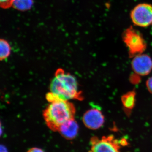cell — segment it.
<instances>
[{"label":"cell","mask_w":152,"mask_h":152,"mask_svg":"<svg viewBox=\"0 0 152 152\" xmlns=\"http://www.w3.org/2000/svg\"><path fill=\"white\" fill-rule=\"evenodd\" d=\"M122 39L132 56L141 54L146 49L147 43L142 34L132 27L125 30L122 34Z\"/></svg>","instance_id":"cell-3"},{"label":"cell","mask_w":152,"mask_h":152,"mask_svg":"<svg viewBox=\"0 0 152 152\" xmlns=\"http://www.w3.org/2000/svg\"><path fill=\"white\" fill-rule=\"evenodd\" d=\"M49 88L50 92L46 96L49 103L72 99L82 100L83 99L76 78L61 68L55 72Z\"/></svg>","instance_id":"cell-1"},{"label":"cell","mask_w":152,"mask_h":152,"mask_svg":"<svg viewBox=\"0 0 152 152\" xmlns=\"http://www.w3.org/2000/svg\"><path fill=\"white\" fill-rule=\"evenodd\" d=\"M27 152H45L41 149L39 148H32L30 149Z\"/></svg>","instance_id":"cell-14"},{"label":"cell","mask_w":152,"mask_h":152,"mask_svg":"<svg viewBox=\"0 0 152 152\" xmlns=\"http://www.w3.org/2000/svg\"><path fill=\"white\" fill-rule=\"evenodd\" d=\"M83 121L87 128L96 130L103 125L104 118L99 109L94 107L85 113L83 117Z\"/></svg>","instance_id":"cell-6"},{"label":"cell","mask_w":152,"mask_h":152,"mask_svg":"<svg viewBox=\"0 0 152 152\" xmlns=\"http://www.w3.org/2000/svg\"><path fill=\"white\" fill-rule=\"evenodd\" d=\"M78 130L79 125L74 118L63 124L60 127L58 132L64 138L67 140H72L77 137Z\"/></svg>","instance_id":"cell-8"},{"label":"cell","mask_w":152,"mask_h":152,"mask_svg":"<svg viewBox=\"0 0 152 152\" xmlns=\"http://www.w3.org/2000/svg\"><path fill=\"white\" fill-rule=\"evenodd\" d=\"M12 0H0L1 4L4 7L9 5L12 3Z\"/></svg>","instance_id":"cell-13"},{"label":"cell","mask_w":152,"mask_h":152,"mask_svg":"<svg viewBox=\"0 0 152 152\" xmlns=\"http://www.w3.org/2000/svg\"><path fill=\"white\" fill-rule=\"evenodd\" d=\"M75 113L73 104L69 101H58L50 103L43 115L48 127L54 132H58L63 124L75 118Z\"/></svg>","instance_id":"cell-2"},{"label":"cell","mask_w":152,"mask_h":152,"mask_svg":"<svg viewBox=\"0 0 152 152\" xmlns=\"http://www.w3.org/2000/svg\"><path fill=\"white\" fill-rule=\"evenodd\" d=\"M0 51V59L1 61L6 59L10 55V46L9 43L5 40H1Z\"/></svg>","instance_id":"cell-10"},{"label":"cell","mask_w":152,"mask_h":152,"mask_svg":"<svg viewBox=\"0 0 152 152\" xmlns=\"http://www.w3.org/2000/svg\"><path fill=\"white\" fill-rule=\"evenodd\" d=\"M1 152H8L7 148L2 145L1 146Z\"/></svg>","instance_id":"cell-15"},{"label":"cell","mask_w":152,"mask_h":152,"mask_svg":"<svg viewBox=\"0 0 152 152\" xmlns=\"http://www.w3.org/2000/svg\"><path fill=\"white\" fill-rule=\"evenodd\" d=\"M133 70L139 75H147L152 69V60L151 57L146 54L137 55L132 62Z\"/></svg>","instance_id":"cell-7"},{"label":"cell","mask_w":152,"mask_h":152,"mask_svg":"<svg viewBox=\"0 0 152 152\" xmlns=\"http://www.w3.org/2000/svg\"><path fill=\"white\" fill-rule=\"evenodd\" d=\"M132 21L134 24L147 27L152 25V5L146 3L139 4L131 12Z\"/></svg>","instance_id":"cell-4"},{"label":"cell","mask_w":152,"mask_h":152,"mask_svg":"<svg viewBox=\"0 0 152 152\" xmlns=\"http://www.w3.org/2000/svg\"><path fill=\"white\" fill-rule=\"evenodd\" d=\"M135 93L133 92H129L124 95L122 98V101L124 106L128 109L132 108L135 104Z\"/></svg>","instance_id":"cell-11"},{"label":"cell","mask_w":152,"mask_h":152,"mask_svg":"<svg viewBox=\"0 0 152 152\" xmlns=\"http://www.w3.org/2000/svg\"><path fill=\"white\" fill-rule=\"evenodd\" d=\"M146 85L149 91L152 94V76L147 81Z\"/></svg>","instance_id":"cell-12"},{"label":"cell","mask_w":152,"mask_h":152,"mask_svg":"<svg viewBox=\"0 0 152 152\" xmlns=\"http://www.w3.org/2000/svg\"><path fill=\"white\" fill-rule=\"evenodd\" d=\"M11 4L16 10L20 11H27L32 7L33 0H12Z\"/></svg>","instance_id":"cell-9"},{"label":"cell","mask_w":152,"mask_h":152,"mask_svg":"<svg viewBox=\"0 0 152 152\" xmlns=\"http://www.w3.org/2000/svg\"><path fill=\"white\" fill-rule=\"evenodd\" d=\"M121 142L113 135L104 137L100 139L94 137L91 139L89 152H120Z\"/></svg>","instance_id":"cell-5"}]
</instances>
